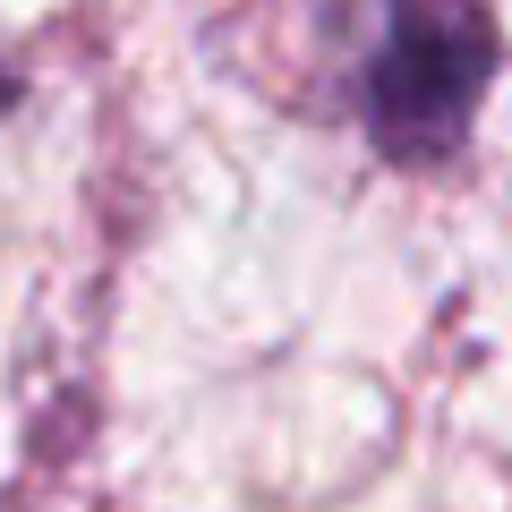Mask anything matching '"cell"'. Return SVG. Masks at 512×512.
Listing matches in <instances>:
<instances>
[{
    "label": "cell",
    "mask_w": 512,
    "mask_h": 512,
    "mask_svg": "<svg viewBox=\"0 0 512 512\" xmlns=\"http://www.w3.org/2000/svg\"><path fill=\"white\" fill-rule=\"evenodd\" d=\"M495 69L487 0H384V43L367 60V128L393 163H444Z\"/></svg>",
    "instance_id": "obj_1"
},
{
    "label": "cell",
    "mask_w": 512,
    "mask_h": 512,
    "mask_svg": "<svg viewBox=\"0 0 512 512\" xmlns=\"http://www.w3.org/2000/svg\"><path fill=\"white\" fill-rule=\"evenodd\" d=\"M0 111H9V77H0Z\"/></svg>",
    "instance_id": "obj_2"
}]
</instances>
